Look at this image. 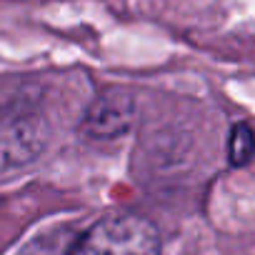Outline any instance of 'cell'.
Returning a JSON list of instances; mask_svg holds the SVG:
<instances>
[{
	"instance_id": "cell-1",
	"label": "cell",
	"mask_w": 255,
	"mask_h": 255,
	"mask_svg": "<svg viewBox=\"0 0 255 255\" xmlns=\"http://www.w3.org/2000/svg\"><path fill=\"white\" fill-rule=\"evenodd\" d=\"M48 143V123L30 95H0V170L38 158Z\"/></svg>"
},
{
	"instance_id": "cell-2",
	"label": "cell",
	"mask_w": 255,
	"mask_h": 255,
	"mask_svg": "<svg viewBox=\"0 0 255 255\" xmlns=\"http://www.w3.org/2000/svg\"><path fill=\"white\" fill-rule=\"evenodd\" d=\"M68 255H160V238L140 215H110L88 228Z\"/></svg>"
},
{
	"instance_id": "cell-3",
	"label": "cell",
	"mask_w": 255,
	"mask_h": 255,
	"mask_svg": "<svg viewBox=\"0 0 255 255\" xmlns=\"http://www.w3.org/2000/svg\"><path fill=\"white\" fill-rule=\"evenodd\" d=\"M130 115H133V100L128 95L113 93V95H105V98L93 103V108L88 110L85 125L98 138H113L128 128Z\"/></svg>"
},
{
	"instance_id": "cell-4",
	"label": "cell",
	"mask_w": 255,
	"mask_h": 255,
	"mask_svg": "<svg viewBox=\"0 0 255 255\" xmlns=\"http://www.w3.org/2000/svg\"><path fill=\"white\" fill-rule=\"evenodd\" d=\"M253 155V133L245 123L233 128V138H230V163L233 165H245L250 163Z\"/></svg>"
}]
</instances>
